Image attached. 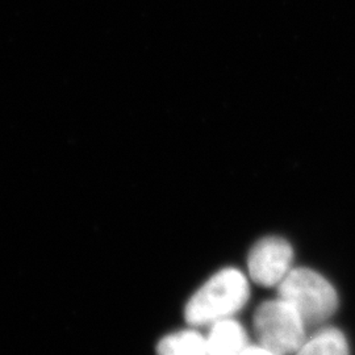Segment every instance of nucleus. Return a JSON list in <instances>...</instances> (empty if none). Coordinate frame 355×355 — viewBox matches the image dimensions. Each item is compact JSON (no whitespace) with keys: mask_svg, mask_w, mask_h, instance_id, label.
I'll list each match as a JSON object with an SVG mask.
<instances>
[{"mask_svg":"<svg viewBox=\"0 0 355 355\" xmlns=\"http://www.w3.org/2000/svg\"><path fill=\"white\" fill-rule=\"evenodd\" d=\"M249 296V283L241 271L223 268L192 295L184 318L192 327L212 325L232 318L245 306Z\"/></svg>","mask_w":355,"mask_h":355,"instance_id":"1","label":"nucleus"},{"mask_svg":"<svg viewBox=\"0 0 355 355\" xmlns=\"http://www.w3.org/2000/svg\"><path fill=\"white\" fill-rule=\"evenodd\" d=\"M295 355H350V350L341 330L324 328L306 338Z\"/></svg>","mask_w":355,"mask_h":355,"instance_id":"6","label":"nucleus"},{"mask_svg":"<svg viewBox=\"0 0 355 355\" xmlns=\"http://www.w3.org/2000/svg\"><path fill=\"white\" fill-rule=\"evenodd\" d=\"M242 355H280L277 354V353H274V352H271V350H268L266 347H263V346H261V345H249L245 350H243V353Z\"/></svg>","mask_w":355,"mask_h":355,"instance_id":"8","label":"nucleus"},{"mask_svg":"<svg viewBox=\"0 0 355 355\" xmlns=\"http://www.w3.org/2000/svg\"><path fill=\"white\" fill-rule=\"evenodd\" d=\"M157 355H208L207 338L195 330H182L162 338Z\"/></svg>","mask_w":355,"mask_h":355,"instance_id":"7","label":"nucleus"},{"mask_svg":"<svg viewBox=\"0 0 355 355\" xmlns=\"http://www.w3.org/2000/svg\"><path fill=\"white\" fill-rule=\"evenodd\" d=\"M253 329L261 346L280 355L296 354L306 340V325L283 299L268 300L254 313Z\"/></svg>","mask_w":355,"mask_h":355,"instance_id":"3","label":"nucleus"},{"mask_svg":"<svg viewBox=\"0 0 355 355\" xmlns=\"http://www.w3.org/2000/svg\"><path fill=\"white\" fill-rule=\"evenodd\" d=\"M278 297L299 312L306 328H316L338 308V295L322 275L311 268H293L278 286Z\"/></svg>","mask_w":355,"mask_h":355,"instance_id":"2","label":"nucleus"},{"mask_svg":"<svg viewBox=\"0 0 355 355\" xmlns=\"http://www.w3.org/2000/svg\"><path fill=\"white\" fill-rule=\"evenodd\" d=\"M293 250L280 237H266L257 242L249 253L250 278L262 287H278L291 271Z\"/></svg>","mask_w":355,"mask_h":355,"instance_id":"4","label":"nucleus"},{"mask_svg":"<svg viewBox=\"0 0 355 355\" xmlns=\"http://www.w3.org/2000/svg\"><path fill=\"white\" fill-rule=\"evenodd\" d=\"M248 346V336L240 322L225 318L211 325L207 337L208 355H242Z\"/></svg>","mask_w":355,"mask_h":355,"instance_id":"5","label":"nucleus"}]
</instances>
